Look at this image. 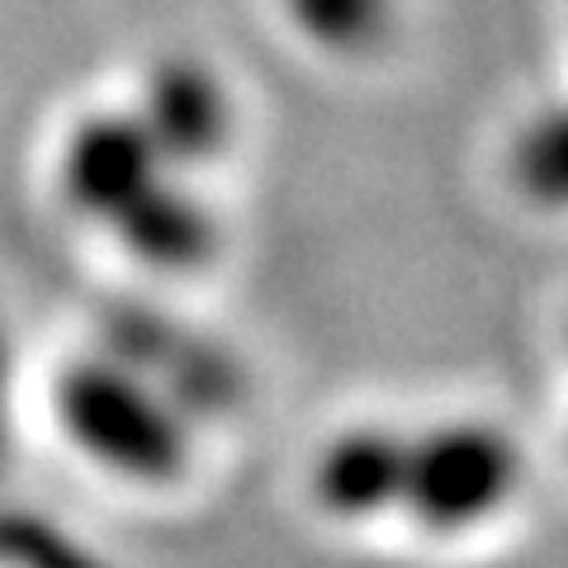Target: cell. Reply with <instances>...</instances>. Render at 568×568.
I'll return each mask as SVG.
<instances>
[{
	"label": "cell",
	"mask_w": 568,
	"mask_h": 568,
	"mask_svg": "<svg viewBox=\"0 0 568 568\" xmlns=\"http://www.w3.org/2000/svg\"><path fill=\"white\" fill-rule=\"evenodd\" d=\"M166 175H181L162 162L152 138L142 133L133 110H91L67 129L58 148V194L81 223L110 227L129 213L142 194L156 190Z\"/></svg>",
	"instance_id": "3"
},
{
	"label": "cell",
	"mask_w": 568,
	"mask_h": 568,
	"mask_svg": "<svg viewBox=\"0 0 568 568\" xmlns=\"http://www.w3.org/2000/svg\"><path fill=\"white\" fill-rule=\"evenodd\" d=\"M52 413L71 450L123 484H175L194 459V422L110 351L62 365L52 384Z\"/></svg>",
	"instance_id": "1"
},
{
	"label": "cell",
	"mask_w": 568,
	"mask_h": 568,
	"mask_svg": "<svg viewBox=\"0 0 568 568\" xmlns=\"http://www.w3.org/2000/svg\"><path fill=\"white\" fill-rule=\"evenodd\" d=\"M526 484L521 440L493 417H440L407 426L398 517L422 536H469L497 521Z\"/></svg>",
	"instance_id": "2"
},
{
	"label": "cell",
	"mask_w": 568,
	"mask_h": 568,
	"mask_svg": "<svg viewBox=\"0 0 568 568\" xmlns=\"http://www.w3.org/2000/svg\"><path fill=\"white\" fill-rule=\"evenodd\" d=\"M129 110L138 114L142 133L152 138V148L162 152V162L181 175L213 166L233 148V129H237L233 91L204 58H190V52L156 58Z\"/></svg>",
	"instance_id": "4"
},
{
	"label": "cell",
	"mask_w": 568,
	"mask_h": 568,
	"mask_svg": "<svg viewBox=\"0 0 568 568\" xmlns=\"http://www.w3.org/2000/svg\"><path fill=\"white\" fill-rule=\"evenodd\" d=\"M564 346H568V342H564Z\"/></svg>",
	"instance_id": "11"
},
{
	"label": "cell",
	"mask_w": 568,
	"mask_h": 568,
	"mask_svg": "<svg viewBox=\"0 0 568 568\" xmlns=\"http://www.w3.org/2000/svg\"><path fill=\"white\" fill-rule=\"evenodd\" d=\"M290 29L327 58H369L394 29V0H280Z\"/></svg>",
	"instance_id": "9"
},
{
	"label": "cell",
	"mask_w": 568,
	"mask_h": 568,
	"mask_svg": "<svg viewBox=\"0 0 568 568\" xmlns=\"http://www.w3.org/2000/svg\"><path fill=\"white\" fill-rule=\"evenodd\" d=\"M110 355H119L123 365H133L138 375H148L194 426L233 413L246 394L242 365L219 342L194 336L156 313L123 317L114 342H110Z\"/></svg>",
	"instance_id": "5"
},
{
	"label": "cell",
	"mask_w": 568,
	"mask_h": 568,
	"mask_svg": "<svg viewBox=\"0 0 568 568\" xmlns=\"http://www.w3.org/2000/svg\"><path fill=\"white\" fill-rule=\"evenodd\" d=\"M507 181L530 209L568 213V100L536 104L507 142Z\"/></svg>",
	"instance_id": "8"
},
{
	"label": "cell",
	"mask_w": 568,
	"mask_h": 568,
	"mask_svg": "<svg viewBox=\"0 0 568 568\" xmlns=\"http://www.w3.org/2000/svg\"><path fill=\"white\" fill-rule=\"evenodd\" d=\"M10 394H14V355H10V336L0 327V469L10 455Z\"/></svg>",
	"instance_id": "10"
},
{
	"label": "cell",
	"mask_w": 568,
	"mask_h": 568,
	"mask_svg": "<svg viewBox=\"0 0 568 568\" xmlns=\"http://www.w3.org/2000/svg\"><path fill=\"white\" fill-rule=\"evenodd\" d=\"M403 465H407V426L394 422L336 426L308 459V503L327 521L342 526L398 517Z\"/></svg>",
	"instance_id": "6"
},
{
	"label": "cell",
	"mask_w": 568,
	"mask_h": 568,
	"mask_svg": "<svg viewBox=\"0 0 568 568\" xmlns=\"http://www.w3.org/2000/svg\"><path fill=\"white\" fill-rule=\"evenodd\" d=\"M110 237L142 271L156 275H200L223 252V223L190 175H166L156 190H148L110 227Z\"/></svg>",
	"instance_id": "7"
}]
</instances>
